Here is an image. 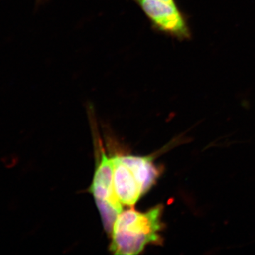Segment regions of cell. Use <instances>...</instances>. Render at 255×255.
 <instances>
[{"label":"cell","instance_id":"7","mask_svg":"<svg viewBox=\"0 0 255 255\" xmlns=\"http://www.w3.org/2000/svg\"><path fill=\"white\" fill-rule=\"evenodd\" d=\"M164 1H170V2H174L175 0H164Z\"/></svg>","mask_w":255,"mask_h":255},{"label":"cell","instance_id":"3","mask_svg":"<svg viewBox=\"0 0 255 255\" xmlns=\"http://www.w3.org/2000/svg\"><path fill=\"white\" fill-rule=\"evenodd\" d=\"M148 18L154 30L178 40L190 38L191 33L186 18L176 1L164 0H132Z\"/></svg>","mask_w":255,"mask_h":255},{"label":"cell","instance_id":"1","mask_svg":"<svg viewBox=\"0 0 255 255\" xmlns=\"http://www.w3.org/2000/svg\"><path fill=\"white\" fill-rule=\"evenodd\" d=\"M162 210L158 205L145 213L122 211L112 227L110 251L115 255H137L147 244L160 243Z\"/></svg>","mask_w":255,"mask_h":255},{"label":"cell","instance_id":"8","mask_svg":"<svg viewBox=\"0 0 255 255\" xmlns=\"http://www.w3.org/2000/svg\"><path fill=\"white\" fill-rule=\"evenodd\" d=\"M39 1H45V0H38Z\"/></svg>","mask_w":255,"mask_h":255},{"label":"cell","instance_id":"6","mask_svg":"<svg viewBox=\"0 0 255 255\" xmlns=\"http://www.w3.org/2000/svg\"><path fill=\"white\" fill-rule=\"evenodd\" d=\"M1 162L6 169H11L14 168L15 166L17 164L18 157L16 155L10 154L9 155H6L2 157Z\"/></svg>","mask_w":255,"mask_h":255},{"label":"cell","instance_id":"2","mask_svg":"<svg viewBox=\"0 0 255 255\" xmlns=\"http://www.w3.org/2000/svg\"><path fill=\"white\" fill-rule=\"evenodd\" d=\"M101 155L102 157L95 170L90 192L95 198L106 231L111 233L117 216L123 211V205L114 189L112 158L107 157L103 150Z\"/></svg>","mask_w":255,"mask_h":255},{"label":"cell","instance_id":"4","mask_svg":"<svg viewBox=\"0 0 255 255\" xmlns=\"http://www.w3.org/2000/svg\"><path fill=\"white\" fill-rule=\"evenodd\" d=\"M114 185L116 194L122 205L132 206L143 193L130 169L122 162L119 155L112 157Z\"/></svg>","mask_w":255,"mask_h":255},{"label":"cell","instance_id":"5","mask_svg":"<svg viewBox=\"0 0 255 255\" xmlns=\"http://www.w3.org/2000/svg\"><path fill=\"white\" fill-rule=\"evenodd\" d=\"M119 157L133 174L143 194L147 192L159 175V169L153 163V159L130 155H119Z\"/></svg>","mask_w":255,"mask_h":255}]
</instances>
